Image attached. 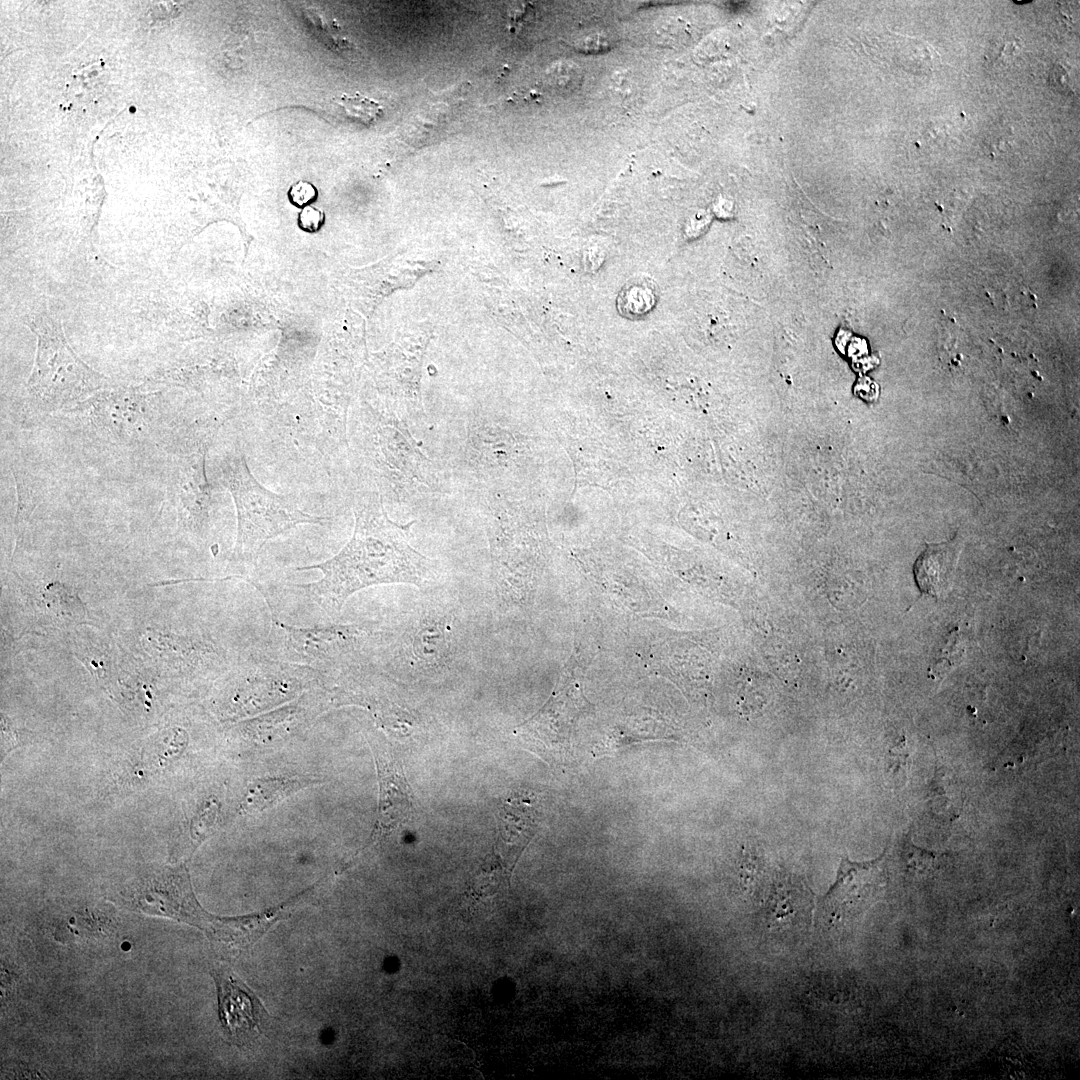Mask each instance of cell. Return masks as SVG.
<instances>
[{"label": "cell", "instance_id": "e0dca14e", "mask_svg": "<svg viewBox=\"0 0 1080 1080\" xmlns=\"http://www.w3.org/2000/svg\"><path fill=\"white\" fill-rule=\"evenodd\" d=\"M442 642L443 633L441 630L429 627L420 631L414 648L421 655L420 657L432 659L440 650Z\"/></svg>", "mask_w": 1080, "mask_h": 1080}, {"label": "cell", "instance_id": "9c48e42d", "mask_svg": "<svg viewBox=\"0 0 1080 1080\" xmlns=\"http://www.w3.org/2000/svg\"><path fill=\"white\" fill-rule=\"evenodd\" d=\"M497 827L496 861L510 874L535 833V810L519 796L503 800L498 806Z\"/></svg>", "mask_w": 1080, "mask_h": 1080}, {"label": "cell", "instance_id": "d6986e66", "mask_svg": "<svg viewBox=\"0 0 1080 1080\" xmlns=\"http://www.w3.org/2000/svg\"><path fill=\"white\" fill-rule=\"evenodd\" d=\"M324 223V212L314 206L308 205L302 209L298 217L300 228L306 232L318 231Z\"/></svg>", "mask_w": 1080, "mask_h": 1080}, {"label": "cell", "instance_id": "ac0fdd59", "mask_svg": "<svg viewBox=\"0 0 1080 1080\" xmlns=\"http://www.w3.org/2000/svg\"><path fill=\"white\" fill-rule=\"evenodd\" d=\"M288 195L294 205L306 207L316 198L317 191L310 182L301 180L290 187Z\"/></svg>", "mask_w": 1080, "mask_h": 1080}, {"label": "cell", "instance_id": "4fadbf2b", "mask_svg": "<svg viewBox=\"0 0 1080 1080\" xmlns=\"http://www.w3.org/2000/svg\"><path fill=\"white\" fill-rule=\"evenodd\" d=\"M955 565L951 546L928 545L914 565L915 580L923 593L937 596L948 585Z\"/></svg>", "mask_w": 1080, "mask_h": 1080}, {"label": "cell", "instance_id": "5b68a950", "mask_svg": "<svg viewBox=\"0 0 1080 1080\" xmlns=\"http://www.w3.org/2000/svg\"><path fill=\"white\" fill-rule=\"evenodd\" d=\"M230 675L228 717H245L296 696L306 684L324 677L314 668L265 654H249L234 664Z\"/></svg>", "mask_w": 1080, "mask_h": 1080}, {"label": "cell", "instance_id": "7a4b0ae2", "mask_svg": "<svg viewBox=\"0 0 1080 1080\" xmlns=\"http://www.w3.org/2000/svg\"><path fill=\"white\" fill-rule=\"evenodd\" d=\"M222 481L233 498L237 536L233 555L244 563L257 561L271 539L300 524H320L327 517L305 513L288 497L273 493L251 473L245 456L233 452L221 463Z\"/></svg>", "mask_w": 1080, "mask_h": 1080}, {"label": "cell", "instance_id": "8fae6325", "mask_svg": "<svg viewBox=\"0 0 1080 1080\" xmlns=\"http://www.w3.org/2000/svg\"><path fill=\"white\" fill-rule=\"evenodd\" d=\"M308 701H295L268 714L258 716L239 725V732L246 738L258 741H270L287 735L302 724L310 715Z\"/></svg>", "mask_w": 1080, "mask_h": 1080}, {"label": "cell", "instance_id": "9a60e30c", "mask_svg": "<svg viewBox=\"0 0 1080 1080\" xmlns=\"http://www.w3.org/2000/svg\"><path fill=\"white\" fill-rule=\"evenodd\" d=\"M42 596L46 607L59 617L76 620L85 616L84 604L77 593L61 583H50Z\"/></svg>", "mask_w": 1080, "mask_h": 1080}, {"label": "cell", "instance_id": "7c38bea8", "mask_svg": "<svg viewBox=\"0 0 1080 1080\" xmlns=\"http://www.w3.org/2000/svg\"><path fill=\"white\" fill-rule=\"evenodd\" d=\"M321 782L317 779L300 776L254 780L248 785L239 810L245 814L263 811L293 793Z\"/></svg>", "mask_w": 1080, "mask_h": 1080}, {"label": "cell", "instance_id": "30bf717a", "mask_svg": "<svg viewBox=\"0 0 1080 1080\" xmlns=\"http://www.w3.org/2000/svg\"><path fill=\"white\" fill-rule=\"evenodd\" d=\"M813 897L806 885L791 876L777 880L764 906L768 926L776 930L803 929L811 923Z\"/></svg>", "mask_w": 1080, "mask_h": 1080}, {"label": "cell", "instance_id": "3957f363", "mask_svg": "<svg viewBox=\"0 0 1080 1080\" xmlns=\"http://www.w3.org/2000/svg\"><path fill=\"white\" fill-rule=\"evenodd\" d=\"M29 328L37 337L29 392L51 406L81 399L102 388L107 378L84 363L69 346L61 323L47 309L29 317Z\"/></svg>", "mask_w": 1080, "mask_h": 1080}, {"label": "cell", "instance_id": "5bb4252c", "mask_svg": "<svg viewBox=\"0 0 1080 1080\" xmlns=\"http://www.w3.org/2000/svg\"><path fill=\"white\" fill-rule=\"evenodd\" d=\"M107 73L98 63L75 71L67 83V97L78 104L91 102L102 90Z\"/></svg>", "mask_w": 1080, "mask_h": 1080}, {"label": "cell", "instance_id": "2e32d148", "mask_svg": "<svg viewBox=\"0 0 1080 1080\" xmlns=\"http://www.w3.org/2000/svg\"><path fill=\"white\" fill-rule=\"evenodd\" d=\"M335 102L343 108L348 117L366 125L375 122L383 113V107L377 101L359 92L354 95L344 93Z\"/></svg>", "mask_w": 1080, "mask_h": 1080}, {"label": "cell", "instance_id": "277c9868", "mask_svg": "<svg viewBox=\"0 0 1080 1080\" xmlns=\"http://www.w3.org/2000/svg\"><path fill=\"white\" fill-rule=\"evenodd\" d=\"M369 636V631L358 624L291 626L276 618L271 610L268 639L271 656L310 666L324 676L346 672L354 666V659Z\"/></svg>", "mask_w": 1080, "mask_h": 1080}, {"label": "cell", "instance_id": "6da1fadb", "mask_svg": "<svg viewBox=\"0 0 1080 1080\" xmlns=\"http://www.w3.org/2000/svg\"><path fill=\"white\" fill-rule=\"evenodd\" d=\"M391 521L379 502L370 501L355 509L352 538L332 558L313 565L321 577L294 586L328 613H338L355 592L380 584L405 583L421 586L432 575V562L414 550L409 542V526Z\"/></svg>", "mask_w": 1080, "mask_h": 1080}, {"label": "cell", "instance_id": "ba28073f", "mask_svg": "<svg viewBox=\"0 0 1080 1080\" xmlns=\"http://www.w3.org/2000/svg\"><path fill=\"white\" fill-rule=\"evenodd\" d=\"M218 990L219 1018L229 1039L246 1044L262 1033L268 1018L263 1005L244 982L232 972L219 970L214 974Z\"/></svg>", "mask_w": 1080, "mask_h": 1080}, {"label": "cell", "instance_id": "8992f818", "mask_svg": "<svg viewBox=\"0 0 1080 1080\" xmlns=\"http://www.w3.org/2000/svg\"><path fill=\"white\" fill-rule=\"evenodd\" d=\"M883 858L884 854L866 862L841 859L836 880L820 901L825 921L832 925L842 924L863 909L882 882L880 863Z\"/></svg>", "mask_w": 1080, "mask_h": 1080}, {"label": "cell", "instance_id": "52a82bcc", "mask_svg": "<svg viewBox=\"0 0 1080 1080\" xmlns=\"http://www.w3.org/2000/svg\"><path fill=\"white\" fill-rule=\"evenodd\" d=\"M378 774L379 805L372 840L389 836L408 824L413 817L414 805L409 784L396 759L383 746H371Z\"/></svg>", "mask_w": 1080, "mask_h": 1080}]
</instances>
